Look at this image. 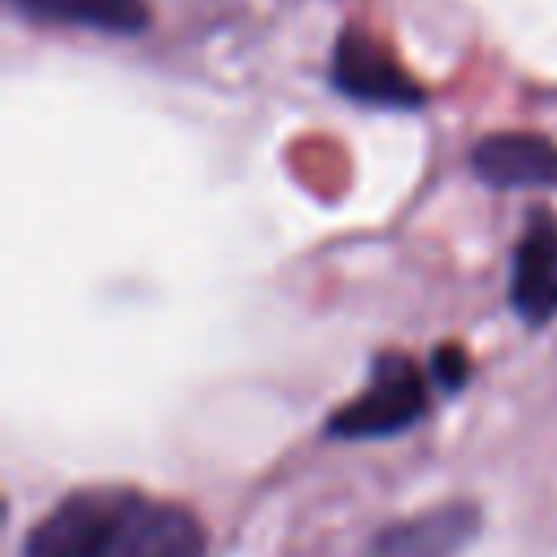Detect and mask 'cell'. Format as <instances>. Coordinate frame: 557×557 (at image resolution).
Instances as JSON below:
<instances>
[{
    "label": "cell",
    "instance_id": "cell-1",
    "mask_svg": "<svg viewBox=\"0 0 557 557\" xmlns=\"http://www.w3.org/2000/svg\"><path fill=\"white\" fill-rule=\"evenodd\" d=\"M422 409H426L422 370L400 352H383L370 366V383L331 413L326 431L335 440H379V435H396L413 426Z\"/></svg>",
    "mask_w": 557,
    "mask_h": 557
},
{
    "label": "cell",
    "instance_id": "cell-2",
    "mask_svg": "<svg viewBox=\"0 0 557 557\" xmlns=\"http://www.w3.org/2000/svg\"><path fill=\"white\" fill-rule=\"evenodd\" d=\"M126 500L131 492L113 487H91L57 500V509L30 527L26 557H104Z\"/></svg>",
    "mask_w": 557,
    "mask_h": 557
},
{
    "label": "cell",
    "instance_id": "cell-3",
    "mask_svg": "<svg viewBox=\"0 0 557 557\" xmlns=\"http://www.w3.org/2000/svg\"><path fill=\"white\" fill-rule=\"evenodd\" d=\"M331 83L335 91L361 100V104H383V109H422L426 87L405 74V65L361 26H344L335 48H331Z\"/></svg>",
    "mask_w": 557,
    "mask_h": 557
},
{
    "label": "cell",
    "instance_id": "cell-4",
    "mask_svg": "<svg viewBox=\"0 0 557 557\" xmlns=\"http://www.w3.org/2000/svg\"><path fill=\"white\" fill-rule=\"evenodd\" d=\"M104 557H205V527L183 505L131 496Z\"/></svg>",
    "mask_w": 557,
    "mask_h": 557
},
{
    "label": "cell",
    "instance_id": "cell-5",
    "mask_svg": "<svg viewBox=\"0 0 557 557\" xmlns=\"http://www.w3.org/2000/svg\"><path fill=\"white\" fill-rule=\"evenodd\" d=\"M509 305L527 326H544L557 318V218L548 209H531L513 244Z\"/></svg>",
    "mask_w": 557,
    "mask_h": 557
},
{
    "label": "cell",
    "instance_id": "cell-6",
    "mask_svg": "<svg viewBox=\"0 0 557 557\" xmlns=\"http://www.w3.org/2000/svg\"><path fill=\"white\" fill-rule=\"evenodd\" d=\"M479 527L483 518L474 505H440L383 527L370 540L366 557H461L474 544Z\"/></svg>",
    "mask_w": 557,
    "mask_h": 557
},
{
    "label": "cell",
    "instance_id": "cell-7",
    "mask_svg": "<svg viewBox=\"0 0 557 557\" xmlns=\"http://www.w3.org/2000/svg\"><path fill=\"white\" fill-rule=\"evenodd\" d=\"M470 170L500 191L557 187V144L535 131H496L470 148Z\"/></svg>",
    "mask_w": 557,
    "mask_h": 557
},
{
    "label": "cell",
    "instance_id": "cell-8",
    "mask_svg": "<svg viewBox=\"0 0 557 557\" xmlns=\"http://www.w3.org/2000/svg\"><path fill=\"white\" fill-rule=\"evenodd\" d=\"M13 4L44 22H70V26L113 30V35H139L148 26L144 0H13Z\"/></svg>",
    "mask_w": 557,
    "mask_h": 557
},
{
    "label": "cell",
    "instance_id": "cell-9",
    "mask_svg": "<svg viewBox=\"0 0 557 557\" xmlns=\"http://www.w3.org/2000/svg\"><path fill=\"white\" fill-rule=\"evenodd\" d=\"M431 379L444 387V392H457L466 379H470V357L461 344H440L435 357H431Z\"/></svg>",
    "mask_w": 557,
    "mask_h": 557
}]
</instances>
